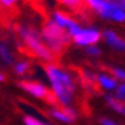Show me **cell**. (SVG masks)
Listing matches in <instances>:
<instances>
[{"instance_id": "cell-9", "label": "cell", "mask_w": 125, "mask_h": 125, "mask_svg": "<svg viewBox=\"0 0 125 125\" xmlns=\"http://www.w3.org/2000/svg\"><path fill=\"white\" fill-rule=\"evenodd\" d=\"M0 59L4 63H11L13 62V55L10 53L9 48L3 44H0Z\"/></svg>"}, {"instance_id": "cell-3", "label": "cell", "mask_w": 125, "mask_h": 125, "mask_svg": "<svg viewBox=\"0 0 125 125\" xmlns=\"http://www.w3.org/2000/svg\"><path fill=\"white\" fill-rule=\"evenodd\" d=\"M16 31H17L18 37L23 41V45H18L20 49L21 48L23 49L27 48L28 53L32 55V56H38L41 59H45V61H55V56L52 55L51 51L45 46V44L42 42L38 32L32 27L18 24V25H16Z\"/></svg>"}, {"instance_id": "cell-6", "label": "cell", "mask_w": 125, "mask_h": 125, "mask_svg": "<svg viewBox=\"0 0 125 125\" xmlns=\"http://www.w3.org/2000/svg\"><path fill=\"white\" fill-rule=\"evenodd\" d=\"M104 38H105V41H107L113 48L119 49V51H122V49H124V45H125L124 40H121V38H119L114 31H105V32H104Z\"/></svg>"}, {"instance_id": "cell-14", "label": "cell", "mask_w": 125, "mask_h": 125, "mask_svg": "<svg viewBox=\"0 0 125 125\" xmlns=\"http://www.w3.org/2000/svg\"><path fill=\"white\" fill-rule=\"evenodd\" d=\"M125 86L124 84H119L118 87H117V100H119V101H124V96H125Z\"/></svg>"}, {"instance_id": "cell-20", "label": "cell", "mask_w": 125, "mask_h": 125, "mask_svg": "<svg viewBox=\"0 0 125 125\" xmlns=\"http://www.w3.org/2000/svg\"><path fill=\"white\" fill-rule=\"evenodd\" d=\"M11 1H13V3H14V1H16V0H11Z\"/></svg>"}, {"instance_id": "cell-7", "label": "cell", "mask_w": 125, "mask_h": 125, "mask_svg": "<svg viewBox=\"0 0 125 125\" xmlns=\"http://www.w3.org/2000/svg\"><path fill=\"white\" fill-rule=\"evenodd\" d=\"M97 82H98V84H101L103 87H105V89H108V90H111V89H114V87L117 86L115 79L108 77V76H105V74H100V76H97Z\"/></svg>"}, {"instance_id": "cell-2", "label": "cell", "mask_w": 125, "mask_h": 125, "mask_svg": "<svg viewBox=\"0 0 125 125\" xmlns=\"http://www.w3.org/2000/svg\"><path fill=\"white\" fill-rule=\"evenodd\" d=\"M41 38L44 40L42 42L51 51L55 59L68 48L69 42H70V35L68 34V31L65 28H61L59 25H56L53 21H49V20H46L45 25L42 27Z\"/></svg>"}, {"instance_id": "cell-17", "label": "cell", "mask_w": 125, "mask_h": 125, "mask_svg": "<svg viewBox=\"0 0 125 125\" xmlns=\"http://www.w3.org/2000/svg\"><path fill=\"white\" fill-rule=\"evenodd\" d=\"M87 53L97 56V55H100V49L98 48H94V46H90V48H87Z\"/></svg>"}, {"instance_id": "cell-13", "label": "cell", "mask_w": 125, "mask_h": 125, "mask_svg": "<svg viewBox=\"0 0 125 125\" xmlns=\"http://www.w3.org/2000/svg\"><path fill=\"white\" fill-rule=\"evenodd\" d=\"M110 72L114 74V77L115 79H118V80H124L125 77V73H124V70H121V69H110Z\"/></svg>"}, {"instance_id": "cell-10", "label": "cell", "mask_w": 125, "mask_h": 125, "mask_svg": "<svg viewBox=\"0 0 125 125\" xmlns=\"http://www.w3.org/2000/svg\"><path fill=\"white\" fill-rule=\"evenodd\" d=\"M111 18H114V20H117V21H124L125 20V14H124V9H115L113 13V16H111Z\"/></svg>"}, {"instance_id": "cell-5", "label": "cell", "mask_w": 125, "mask_h": 125, "mask_svg": "<svg viewBox=\"0 0 125 125\" xmlns=\"http://www.w3.org/2000/svg\"><path fill=\"white\" fill-rule=\"evenodd\" d=\"M73 40L79 45H93L100 40V32L96 30H79L73 35Z\"/></svg>"}, {"instance_id": "cell-18", "label": "cell", "mask_w": 125, "mask_h": 125, "mask_svg": "<svg viewBox=\"0 0 125 125\" xmlns=\"http://www.w3.org/2000/svg\"><path fill=\"white\" fill-rule=\"evenodd\" d=\"M100 122H101L103 125H118L117 122H114V121H111V119H107V118H101V119H100Z\"/></svg>"}, {"instance_id": "cell-19", "label": "cell", "mask_w": 125, "mask_h": 125, "mask_svg": "<svg viewBox=\"0 0 125 125\" xmlns=\"http://www.w3.org/2000/svg\"><path fill=\"white\" fill-rule=\"evenodd\" d=\"M3 80H4V76H3V74L0 73V82H3Z\"/></svg>"}, {"instance_id": "cell-4", "label": "cell", "mask_w": 125, "mask_h": 125, "mask_svg": "<svg viewBox=\"0 0 125 125\" xmlns=\"http://www.w3.org/2000/svg\"><path fill=\"white\" fill-rule=\"evenodd\" d=\"M18 86L21 89H24L25 91H28L30 94L38 97V98H42V100H45L46 103H49V104L55 105V107L59 104L58 100L55 98V94L52 91H49L45 86H42L41 83L30 82V80H21V82H18Z\"/></svg>"}, {"instance_id": "cell-12", "label": "cell", "mask_w": 125, "mask_h": 125, "mask_svg": "<svg viewBox=\"0 0 125 125\" xmlns=\"http://www.w3.org/2000/svg\"><path fill=\"white\" fill-rule=\"evenodd\" d=\"M30 68V63L28 62H20L16 65V72H17L18 74H23L27 72V69Z\"/></svg>"}, {"instance_id": "cell-11", "label": "cell", "mask_w": 125, "mask_h": 125, "mask_svg": "<svg viewBox=\"0 0 125 125\" xmlns=\"http://www.w3.org/2000/svg\"><path fill=\"white\" fill-rule=\"evenodd\" d=\"M49 114H51L53 118L59 119V121H63V122H70V121H69V119L66 118V117H65V115L59 111V110H56V108H55V110H52V111H49Z\"/></svg>"}, {"instance_id": "cell-16", "label": "cell", "mask_w": 125, "mask_h": 125, "mask_svg": "<svg viewBox=\"0 0 125 125\" xmlns=\"http://www.w3.org/2000/svg\"><path fill=\"white\" fill-rule=\"evenodd\" d=\"M110 4H113L115 7H119V9H124V0H107Z\"/></svg>"}, {"instance_id": "cell-8", "label": "cell", "mask_w": 125, "mask_h": 125, "mask_svg": "<svg viewBox=\"0 0 125 125\" xmlns=\"http://www.w3.org/2000/svg\"><path fill=\"white\" fill-rule=\"evenodd\" d=\"M107 103L110 104V107L114 108L117 113H121L124 114L125 113V108H124V101H119V100H117L115 97H107Z\"/></svg>"}, {"instance_id": "cell-15", "label": "cell", "mask_w": 125, "mask_h": 125, "mask_svg": "<svg viewBox=\"0 0 125 125\" xmlns=\"http://www.w3.org/2000/svg\"><path fill=\"white\" fill-rule=\"evenodd\" d=\"M24 122H25V125H44L41 121H38L34 117H25L24 118Z\"/></svg>"}, {"instance_id": "cell-1", "label": "cell", "mask_w": 125, "mask_h": 125, "mask_svg": "<svg viewBox=\"0 0 125 125\" xmlns=\"http://www.w3.org/2000/svg\"><path fill=\"white\" fill-rule=\"evenodd\" d=\"M45 70L49 80L52 82L53 94H55L58 103L61 105H69L73 100L74 90H76V86H74L72 77L66 72L56 68L55 65H46Z\"/></svg>"}]
</instances>
